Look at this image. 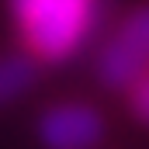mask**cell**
<instances>
[{
  "label": "cell",
  "mask_w": 149,
  "mask_h": 149,
  "mask_svg": "<svg viewBox=\"0 0 149 149\" xmlns=\"http://www.w3.org/2000/svg\"><path fill=\"white\" fill-rule=\"evenodd\" d=\"M101 0H10L28 49L45 63H66L90 38Z\"/></svg>",
  "instance_id": "obj_1"
},
{
  "label": "cell",
  "mask_w": 149,
  "mask_h": 149,
  "mask_svg": "<svg viewBox=\"0 0 149 149\" xmlns=\"http://www.w3.org/2000/svg\"><path fill=\"white\" fill-rule=\"evenodd\" d=\"M94 73L108 90H128L142 73H149V3L135 7L114 28L94 63Z\"/></svg>",
  "instance_id": "obj_2"
},
{
  "label": "cell",
  "mask_w": 149,
  "mask_h": 149,
  "mask_svg": "<svg viewBox=\"0 0 149 149\" xmlns=\"http://www.w3.org/2000/svg\"><path fill=\"white\" fill-rule=\"evenodd\" d=\"M45 149H97L104 142V114L90 104H56L38 118Z\"/></svg>",
  "instance_id": "obj_3"
},
{
  "label": "cell",
  "mask_w": 149,
  "mask_h": 149,
  "mask_svg": "<svg viewBox=\"0 0 149 149\" xmlns=\"http://www.w3.org/2000/svg\"><path fill=\"white\" fill-rule=\"evenodd\" d=\"M35 80V63L28 56H3L0 59V104L17 101Z\"/></svg>",
  "instance_id": "obj_4"
},
{
  "label": "cell",
  "mask_w": 149,
  "mask_h": 149,
  "mask_svg": "<svg viewBox=\"0 0 149 149\" xmlns=\"http://www.w3.org/2000/svg\"><path fill=\"white\" fill-rule=\"evenodd\" d=\"M128 111H132L135 121L149 125V73H142L128 87Z\"/></svg>",
  "instance_id": "obj_5"
}]
</instances>
